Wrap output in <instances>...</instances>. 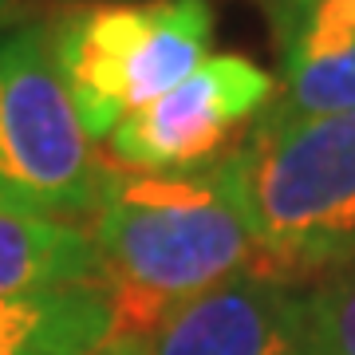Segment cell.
Wrapping results in <instances>:
<instances>
[{"label": "cell", "instance_id": "1", "mask_svg": "<svg viewBox=\"0 0 355 355\" xmlns=\"http://www.w3.org/2000/svg\"><path fill=\"white\" fill-rule=\"evenodd\" d=\"M111 308L107 343H146L166 320L217 284L241 277L253 245L214 170L130 174L111 162L87 217Z\"/></svg>", "mask_w": 355, "mask_h": 355}, {"label": "cell", "instance_id": "2", "mask_svg": "<svg viewBox=\"0 0 355 355\" xmlns=\"http://www.w3.org/2000/svg\"><path fill=\"white\" fill-rule=\"evenodd\" d=\"M217 178L253 245L249 277L304 292L355 261V111L284 119L265 107Z\"/></svg>", "mask_w": 355, "mask_h": 355}, {"label": "cell", "instance_id": "3", "mask_svg": "<svg viewBox=\"0 0 355 355\" xmlns=\"http://www.w3.org/2000/svg\"><path fill=\"white\" fill-rule=\"evenodd\" d=\"M214 24L209 0H87L48 16L51 60L91 142L190 76Z\"/></svg>", "mask_w": 355, "mask_h": 355}, {"label": "cell", "instance_id": "4", "mask_svg": "<svg viewBox=\"0 0 355 355\" xmlns=\"http://www.w3.org/2000/svg\"><path fill=\"white\" fill-rule=\"evenodd\" d=\"M111 158L83 130L60 67L48 20L0 36V209L91 217Z\"/></svg>", "mask_w": 355, "mask_h": 355}, {"label": "cell", "instance_id": "5", "mask_svg": "<svg viewBox=\"0 0 355 355\" xmlns=\"http://www.w3.org/2000/svg\"><path fill=\"white\" fill-rule=\"evenodd\" d=\"M277 95L265 67L237 55H205L174 91L130 111L107 135V158L130 174L214 170L245 142Z\"/></svg>", "mask_w": 355, "mask_h": 355}, {"label": "cell", "instance_id": "6", "mask_svg": "<svg viewBox=\"0 0 355 355\" xmlns=\"http://www.w3.org/2000/svg\"><path fill=\"white\" fill-rule=\"evenodd\" d=\"M146 355H304L300 292L261 277L217 284L166 320Z\"/></svg>", "mask_w": 355, "mask_h": 355}, {"label": "cell", "instance_id": "7", "mask_svg": "<svg viewBox=\"0 0 355 355\" xmlns=\"http://www.w3.org/2000/svg\"><path fill=\"white\" fill-rule=\"evenodd\" d=\"M99 261L87 229L71 221L0 209V300L60 288H95Z\"/></svg>", "mask_w": 355, "mask_h": 355}, {"label": "cell", "instance_id": "8", "mask_svg": "<svg viewBox=\"0 0 355 355\" xmlns=\"http://www.w3.org/2000/svg\"><path fill=\"white\" fill-rule=\"evenodd\" d=\"M111 340L99 288H60L0 300V355H95Z\"/></svg>", "mask_w": 355, "mask_h": 355}, {"label": "cell", "instance_id": "9", "mask_svg": "<svg viewBox=\"0 0 355 355\" xmlns=\"http://www.w3.org/2000/svg\"><path fill=\"white\" fill-rule=\"evenodd\" d=\"M268 111L284 119L355 111V44L320 60H288Z\"/></svg>", "mask_w": 355, "mask_h": 355}, {"label": "cell", "instance_id": "10", "mask_svg": "<svg viewBox=\"0 0 355 355\" xmlns=\"http://www.w3.org/2000/svg\"><path fill=\"white\" fill-rule=\"evenodd\" d=\"M304 355H355V261L300 292Z\"/></svg>", "mask_w": 355, "mask_h": 355}, {"label": "cell", "instance_id": "11", "mask_svg": "<svg viewBox=\"0 0 355 355\" xmlns=\"http://www.w3.org/2000/svg\"><path fill=\"white\" fill-rule=\"evenodd\" d=\"M355 44V0H300L292 32L280 40L288 60H320Z\"/></svg>", "mask_w": 355, "mask_h": 355}, {"label": "cell", "instance_id": "12", "mask_svg": "<svg viewBox=\"0 0 355 355\" xmlns=\"http://www.w3.org/2000/svg\"><path fill=\"white\" fill-rule=\"evenodd\" d=\"M36 16H40V0H0V36L24 24H36Z\"/></svg>", "mask_w": 355, "mask_h": 355}, {"label": "cell", "instance_id": "13", "mask_svg": "<svg viewBox=\"0 0 355 355\" xmlns=\"http://www.w3.org/2000/svg\"><path fill=\"white\" fill-rule=\"evenodd\" d=\"M265 4V12L272 16V28H277V36L284 40L292 32V20H296V4L300 0H261Z\"/></svg>", "mask_w": 355, "mask_h": 355}, {"label": "cell", "instance_id": "14", "mask_svg": "<svg viewBox=\"0 0 355 355\" xmlns=\"http://www.w3.org/2000/svg\"><path fill=\"white\" fill-rule=\"evenodd\" d=\"M95 355H146L139 343H103Z\"/></svg>", "mask_w": 355, "mask_h": 355}, {"label": "cell", "instance_id": "15", "mask_svg": "<svg viewBox=\"0 0 355 355\" xmlns=\"http://www.w3.org/2000/svg\"><path fill=\"white\" fill-rule=\"evenodd\" d=\"M76 4H87V0H76Z\"/></svg>", "mask_w": 355, "mask_h": 355}]
</instances>
